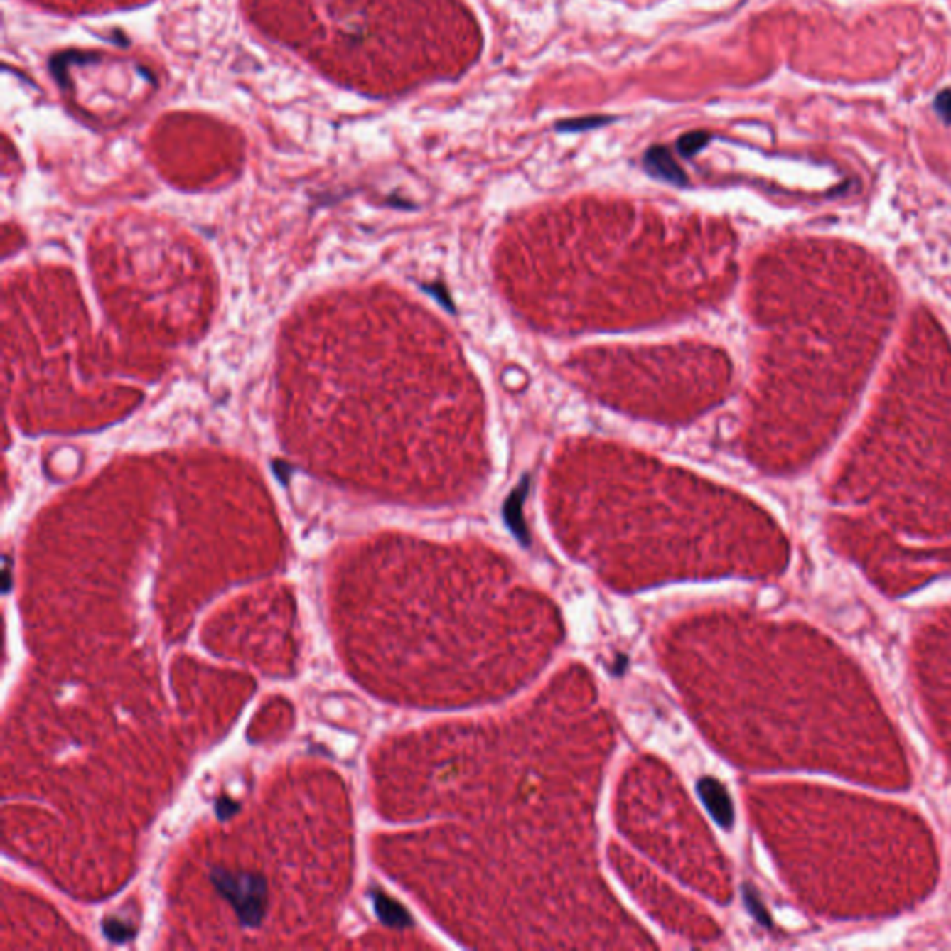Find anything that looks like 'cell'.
I'll use <instances>...</instances> for the list:
<instances>
[{
    "mask_svg": "<svg viewBox=\"0 0 951 951\" xmlns=\"http://www.w3.org/2000/svg\"><path fill=\"white\" fill-rule=\"evenodd\" d=\"M711 136L708 132H689V134L682 136V138L678 139L677 149L678 153L682 154V156H693L699 151L704 147V145L710 141Z\"/></svg>",
    "mask_w": 951,
    "mask_h": 951,
    "instance_id": "cell-8",
    "label": "cell"
},
{
    "mask_svg": "<svg viewBox=\"0 0 951 951\" xmlns=\"http://www.w3.org/2000/svg\"><path fill=\"white\" fill-rule=\"evenodd\" d=\"M374 907L375 914L381 918V922L390 925V928H409L411 925V916L398 901H394L389 896L381 892L374 893Z\"/></svg>",
    "mask_w": 951,
    "mask_h": 951,
    "instance_id": "cell-5",
    "label": "cell"
},
{
    "mask_svg": "<svg viewBox=\"0 0 951 951\" xmlns=\"http://www.w3.org/2000/svg\"><path fill=\"white\" fill-rule=\"evenodd\" d=\"M645 168H647V171L652 177L660 178V181L671 183L675 186H686L687 184V177L684 173V169L673 158L671 151L667 147H663V145L662 147L654 145V147L647 151V154H645Z\"/></svg>",
    "mask_w": 951,
    "mask_h": 951,
    "instance_id": "cell-4",
    "label": "cell"
},
{
    "mask_svg": "<svg viewBox=\"0 0 951 951\" xmlns=\"http://www.w3.org/2000/svg\"><path fill=\"white\" fill-rule=\"evenodd\" d=\"M745 903H747L749 910L754 914V918H756L760 923L769 925V918H768V914H765V910H764V905L760 903L758 898H756V893H754V890H745Z\"/></svg>",
    "mask_w": 951,
    "mask_h": 951,
    "instance_id": "cell-9",
    "label": "cell"
},
{
    "mask_svg": "<svg viewBox=\"0 0 951 951\" xmlns=\"http://www.w3.org/2000/svg\"><path fill=\"white\" fill-rule=\"evenodd\" d=\"M697 790H699V795L704 801L706 808L710 810L711 817L719 823L721 827H729L732 825L734 822V807H732V799L729 795V792L725 790V786L721 783H717L716 778H701L699 784H697Z\"/></svg>",
    "mask_w": 951,
    "mask_h": 951,
    "instance_id": "cell-2",
    "label": "cell"
},
{
    "mask_svg": "<svg viewBox=\"0 0 951 951\" xmlns=\"http://www.w3.org/2000/svg\"><path fill=\"white\" fill-rule=\"evenodd\" d=\"M530 490V476H524L522 480L519 481V485L515 487L511 490L507 498L504 502V507H502V513H504V520L507 524V528H510L511 534L515 537L519 539V543L522 547H528L530 544V534H528V526H526V520H524L522 515V505L524 500L528 496Z\"/></svg>",
    "mask_w": 951,
    "mask_h": 951,
    "instance_id": "cell-3",
    "label": "cell"
},
{
    "mask_svg": "<svg viewBox=\"0 0 951 951\" xmlns=\"http://www.w3.org/2000/svg\"><path fill=\"white\" fill-rule=\"evenodd\" d=\"M615 121V117L611 116H589V117H578V119H565L562 123H557L556 129L562 130V132H580V130H589V129H596V127L608 125Z\"/></svg>",
    "mask_w": 951,
    "mask_h": 951,
    "instance_id": "cell-7",
    "label": "cell"
},
{
    "mask_svg": "<svg viewBox=\"0 0 951 951\" xmlns=\"http://www.w3.org/2000/svg\"><path fill=\"white\" fill-rule=\"evenodd\" d=\"M212 883L217 892L232 905L244 928H259L266 910L268 886L266 881L247 871H229L223 868L212 870Z\"/></svg>",
    "mask_w": 951,
    "mask_h": 951,
    "instance_id": "cell-1",
    "label": "cell"
},
{
    "mask_svg": "<svg viewBox=\"0 0 951 951\" xmlns=\"http://www.w3.org/2000/svg\"><path fill=\"white\" fill-rule=\"evenodd\" d=\"M938 110L946 119L951 121V92L942 93L940 99H938Z\"/></svg>",
    "mask_w": 951,
    "mask_h": 951,
    "instance_id": "cell-10",
    "label": "cell"
},
{
    "mask_svg": "<svg viewBox=\"0 0 951 951\" xmlns=\"http://www.w3.org/2000/svg\"><path fill=\"white\" fill-rule=\"evenodd\" d=\"M102 931H104L108 940L116 942V944L129 942L136 935V929L132 925H129L123 920H117V918H106L104 922H102Z\"/></svg>",
    "mask_w": 951,
    "mask_h": 951,
    "instance_id": "cell-6",
    "label": "cell"
},
{
    "mask_svg": "<svg viewBox=\"0 0 951 951\" xmlns=\"http://www.w3.org/2000/svg\"><path fill=\"white\" fill-rule=\"evenodd\" d=\"M232 812H236V805L231 801V799H221L217 802V814L221 817H229Z\"/></svg>",
    "mask_w": 951,
    "mask_h": 951,
    "instance_id": "cell-11",
    "label": "cell"
}]
</instances>
